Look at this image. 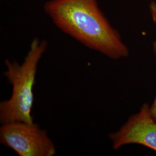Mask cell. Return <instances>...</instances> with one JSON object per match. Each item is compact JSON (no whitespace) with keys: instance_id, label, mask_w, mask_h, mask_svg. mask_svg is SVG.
<instances>
[{"instance_id":"cell-6","label":"cell","mask_w":156,"mask_h":156,"mask_svg":"<svg viewBox=\"0 0 156 156\" xmlns=\"http://www.w3.org/2000/svg\"><path fill=\"white\" fill-rule=\"evenodd\" d=\"M151 115L156 122V95L155 98L153 102V104L150 106Z\"/></svg>"},{"instance_id":"cell-3","label":"cell","mask_w":156,"mask_h":156,"mask_svg":"<svg viewBox=\"0 0 156 156\" xmlns=\"http://www.w3.org/2000/svg\"><path fill=\"white\" fill-rule=\"evenodd\" d=\"M0 142L19 156H54L56 154L55 145L46 130L34 122L2 124Z\"/></svg>"},{"instance_id":"cell-4","label":"cell","mask_w":156,"mask_h":156,"mask_svg":"<svg viewBox=\"0 0 156 156\" xmlns=\"http://www.w3.org/2000/svg\"><path fill=\"white\" fill-rule=\"evenodd\" d=\"M109 137L115 151L125 145L136 144L156 151V122L151 115L149 105L144 104L139 112L131 116Z\"/></svg>"},{"instance_id":"cell-1","label":"cell","mask_w":156,"mask_h":156,"mask_svg":"<svg viewBox=\"0 0 156 156\" xmlns=\"http://www.w3.org/2000/svg\"><path fill=\"white\" fill-rule=\"evenodd\" d=\"M44 11L62 32L90 49L113 60L129 56L128 47L97 0H48Z\"/></svg>"},{"instance_id":"cell-5","label":"cell","mask_w":156,"mask_h":156,"mask_svg":"<svg viewBox=\"0 0 156 156\" xmlns=\"http://www.w3.org/2000/svg\"><path fill=\"white\" fill-rule=\"evenodd\" d=\"M149 11L151 13V17L153 22L156 24V1H151L149 5ZM153 52L156 55V39L153 43Z\"/></svg>"},{"instance_id":"cell-2","label":"cell","mask_w":156,"mask_h":156,"mask_svg":"<svg viewBox=\"0 0 156 156\" xmlns=\"http://www.w3.org/2000/svg\"><path fill=\"white\" fill-rule=\"evenodd\" d=\"M48 42L35 38L22 64L9 59L5 60L3 74L12 86L11 97L0 103V122L34 123L32 116L34 87L39 62L47 49Z\"/></svg>"}]
</instances>
